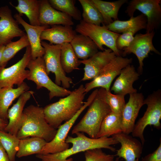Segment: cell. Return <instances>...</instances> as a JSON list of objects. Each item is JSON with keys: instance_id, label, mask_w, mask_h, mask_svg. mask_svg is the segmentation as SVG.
Wrapping results in <instances>:
<instances>
[{"instance_id": "cell-1", "label": "cell", "mask_w": 161, "mask_h": 161, "mask_svg": "<svg viewBox=\"0 0 161 161\" xmlns=\"http://www.w3.org/2000/svg\"><path fill=\"white\" fill-rule=\"evenodd\" d=\"M75 134L76 137L68 136L66 140V143L72 144L71 147L56 153L36 154V157L42 161H73V158L69 157L89 149L105 148L115 152L116 149L112 145L119 143L112 137L92 138L86 137L82 132H78Z\"/></svg>"}, {"instance_id": "cell-2", "label": "cell", "mask_w": 161, "mask_h": 161, "mask_svg": "<svg viewBox=\"0 0 161 161\" xmlns=\"http://www.w3.org/2000/svg\"><path fill=\"white\" fill-rule=\"evenodd\" d=\"M86 93L84 86L81 85L65 97L47 105L43 109L47 122L56 129L63 121L69 120L84 105Z\"/></svg>"}, {"instance_id": "cell-3", "label": "cell", "mask_w": 161, "mask_h": 161, "mask_svg": "<svg viewBox=\"0 0 161 161\" xmlns=\"http://www.w3.org/2000/svg\"><path fill=\"white\" fill-rule=\"evenodd\" d=\"M57 131L47 122L43 108L31 105L24 109L22 125L17 136L19 139L38 137L48 143L53 139Z\"/></svg>"}, {"instance_id": "cell-4", "label": "cell", "mask_w": 161, "mask_h": 161, "mask_svg": "<svg viewBox=\"0 0 161 161\" xmlns=\"http://www.w3.org/2000/svg\"><path fill=\"white\" fill-rule=\"evenodd\" d=\"M98 89L97 94L86 113L80 122L74 126L72 134L78 132L86 133L92 138H97L98 133L104 119L111 112Z\"/></svg>"}, {"instance_id": "cell-5", "label": "cell", "mask_w": 161, "mask_h": 161, "mask_svg": "<svg viewBox=\"0 0 161 161\" xmlns=\"http://www.w3.org/2000/svg\"><path fill=\"white\" fill-rule=\"evenodd\" d=\"M147 108L143 116L136 124L131 133L132 136L140 139L143 145L145 142L143 133L148 125H153L157 129L161 127V92L159 90L149 95L144 100Z\"/></svg>"}, {"instance_id": "cell-6", "label": "cell", "mask_w": 161, "mask_h": 161, "mask_svg": "<svg viewBox=\"0 0 161 161\" xmlns=\"http://www.w3.org/2000/svg\"><path fill=\"white\" fill-rule=\"evenodd\" d=\"M27 67L29 73L27 79L33 81L39 89L42 87L49 91V97L51 100L55 97H64L69 95L72 91L57 85L50 79L46 70L43 57L31 59Z\"/></svg>"}, {"instance_id": "cell-7", "label": "cell", "mask_w": 161, "mask_h": 161, "mask_svg": "<svg viewBox=\"0 0 161 161\" xmlns=\"http://www.w3.org/2000/svg\"><path fill=\"white\" fill-rule=\"evenodd\" d=\"M79 34L87 36L95 42L98 49L103 51L106 46L114 53L116 56H121L122 52L116 47L117 40L120 35L109 30L105 26H101L80 21L75 29Z\"/></svg>"}, {"instance_id": "cell-8", "label": "cell", "mask_w": 161, "mask_h": 161, "mask_svg": "<svg viewBox=\"0 0 161 161\" xmlns=\"http://www.w3.org/2000/svg\"><path fill=\"white\" fill-rule=\"evenodd\" d=\"M98 90L97 89L91 93L83 106L71 119L59 126L54 138L51 141L46 143L39 154L58 153L69 148V144L66 142L68 134L80 115L94 100Z\"/></svg>"}, {"instance_id": "cell-9", "label": "cell", "mask_w": 161, "mask_h": 161, "mask_svg": "<svg viewBox=\"0 0 161 161\" xmlns=\"http://www.w3.org/2000/svg\"><path fill=\"white\" fill-rule=\"evenodd\" d=\"M132 58H124L122 56H116L99 72L98 75L91 82L86 83L84 86L86 93L97 87L103 88L110 90L111 83L121 70L131 64Z\"/></svg>"}, {"instance_id": "cell-10", "label": "cell", "mask_w": 161, "mask_h": 161, "mask_svg": "<svg viewBox=\"0 0 161 161\" xmlns=\"http://www.w3.org/2000/svg\"><path fill=\"white\" fill-rule=\"evenodd\" d=\"M41 44L45 50L43 57L48 75L50 72L55 74V83L67 89L73 83L72 80L67 76L62 67L60 59L61 45L51 44L45 41H41Z\"/></svg>"}, {"instance_id": "cell-11", "label": "cell", "mask_w": 161, "mask_h": 161, "mask_svg": "<svg viewBox=\"0 0 161 161\" xmlns=\"http://www.w3.org/2000/svg\"><path fill=\"white\" fill-rule=\"evenodd\" d=\"M32 59L31 49L30 46L26 47L22 58L18 62L7 68L0 66V88L13 87L14 85H21L27 79L29 70L26 68Z\"/></svg>"}, {"instance_id": "cell-12", "label": "cell", "mask_w": 161, "mask_h": 161, "mask_svg": "<svg viewBox=\"0 0 161 161\" xmlns=\"http://www.w3.org/2000/svg\"><path fill=\"white\" fill-rule=\"evenodd\" d=\"M160 0H132L126 10L130 17H133L136 10L141 12L147 18L146 32L154 31L159 26L161 21Z\"/></svg>"}, {"instance_id": "cell-13", "label": "cell", "mask_w": 161, "mask_h": 161, "mask_svg": "<svg viewBox=\"0 0 161 161\" xmlns=\"http://www.w3.org/2000/svg\"><path fill=\"white\" fill-rule=\"evenodd\" d=\"M154 35V31L146 32L144 34H137L128 46L123 49L122 55L123 57L131 53L134 54L137 57L139 63L138 71L139 74L143 72L144 59L148 56L151 52H153L158 55H161L153 44V39Z\"/></svg>"}, {"instance_id": "cell-14", "label": "cell", "mask_w": 161, "mask_h": 161, "mask_svg": "<svg viewBox=\"0 0 161 161\" xmlns=\"http://www.w3.org/2000/svg\"><path fill=\"white\" fill-rule=\"evenodd\" d=\"M18 24L8 6L0 7V46H5L14 38L26 34Z\"/></svg>"}, {"instance_id": "cell-15", "label": "cell", "mask_w": 161, "mask_h": 161, "mask_svg": "<svg viewBox=\"0 0 161 161\" xmlns=\"http://www.w3.org/2000/svg\"><path fill=\"white\" fill-rule=\"evenodd\" d=\"M144 98L142 93L137 92L129 95V98L122 112V132L129 134L134 129L135 120L140 110L144 105Z\"/></svg>"}, {"instance_id": "cell-16", "label": "cell", "mask_w": 161, "mask_h": 161, "mask_svg": "<svg viewBox=\"0 0 161 161\" xmlns=\"http://www.w3.org/2000/svg\"><path fill=\"white\" fill-rule=\"evenodd\" d=\"M112 137L121 144L120 148L116 150L115 156L123 158L124 161H139L143 145L140 141L132 136L122 132Z\"/></svg>"}, {"instance_id": "cell-17", "label": "cell", "mask_w": 161, "mask_h": 161, "mask_svg": "<svg viewBox=\"0 0 161 161\" xmlns=\"http://www.w3.org/2000/svg\"><path fill=\"white\" fill-rule=\"evenodd\" d=\"M116 56L111 49H105L103 51H98L88 59L80 60L81 64L84 65V75L82 80L94 79Z\"/></svg>"}, {"instance_id": "cell-18", "label": "cell", "mask_w": 161, "mask_h": 161, "mask_svg": "<svg viewBox=\"0 0 161 161\" xmlns=\"http://www.w3.org/2000/svg\"><path fill=\"white\" fill-rule=\"evenodd\" d=\"M14 17L18 23L24 27L27 33L31 49L32 59L43 57L45 50L41 44V35L42 31L49 27V26L31 25L26 22L18 13L15 14Z\"/></svg>"}, {"instance_id": "cell-19", "label": "cell", "mask_w": 161, "mask_h": 161, "mask_svg": "<svg viewBox=\"0 0 161 161\" xmlns=\"http://www.w3.org/2000/svg\"><path fill=\"white\" fill-rule=\"evenodd\" d=\"M39 21L41 25L74 24L71 17L53 8L47 0H40Z\"/></svg>"}, {"instance_id": "cell-20", "label": "cell", "mask_w": 161, "mask_h": 161, "mask_svg": "<svg viewBox=\"0 0 161 161\" xmlns=\"http://www.w3.org/2000/svg\"><path fill=\"white\" fill-rule=\"evenodd\" d=\"M34 93L31 90L25 92L19 97L17 102L8 109L9 121L5 131L17 136L22 125L24 107Z\"/></svg>"}, {"instance_id": "cell-21", "label": "cell", "mask_w": 161, "mask_h": 161, "mask_svg": "<svg viewBox=\"0 0 161 161\" xmlns=\"http://www.w3.org/2000/svg\"><path fill=\"white\" fill-rule=\"evenodd\" d=\"M139 73L133 65H128L121 70L110 91H113L114 94L124 96L137 92V90L133 87V85L139 79Z\"/></svg>"}, {"instance_id": "cell-22", "label": "cell", "mask_w": 161, "mask_h": 161, "mask_svg": "<svg viewBox=\"0 0 161 161\" xmlns=\"http://www.w3.org/2000/svg\"><path fill=\"white\" fill-rule=\"evenodd\" d=\"M76 34L71 26L55 25L44 30L40 38L41 41H48L51 44L61 45L70 43Z\"/></svg>"}, {"instance_id": "cell-23", "label": "cell", "mask_w": 161, "mask_h": 161, "mask_svg": "<svg viewBox=\"0 0 161 161\" xmlns=\"http://www.w3.org/2000/svg\"><path fill=\"white\" fill-rule=\"evenodd\" d=\"M29 89L30 87L24 82L16 88L11 87L0 88V118L8 122L9 107L16 99Z\"/></svg>"}, {"instance_id": "cell-24", "label": "cell", "mask_w": 161, "mask_h": 161, "mask_svg": "<svg viewBox=\"0 0 161 161\" xmlns=\"http://www.w3.org/2000/svg\"><path fill=\"white\" fill-rule=\"evenodd\" d=\"M70 44L77 57L82 60L88 59L98 52L97 46L92 40L81 34H76Z\"/></svg>"}, {"instance_id": "cell-25", "label": "cell", "mask_w": 161, "mask_h": 161, "mask_svg": "<svg viewBox=\"0 0 161 161\" xmlns=\"http://www.w3.org/2000/svg\"><path fill=\"white\" fill-rule=\"evenodd\" d=\"M97 8L103 18V26L108 25L113 21L118 20V14L121 7L127 2V0H119L108 1L101 0H91Z\"/></svg>"}, {"instance_id": "cell-26", "label": "cell", "mask_w": 161, "mask_h": 161, "mask_svg": "<svg viewBox=\"0 0 161 161\" xmlns=\"http://www.w3.org/2000/svg\"><path fill=\"white\" fill-rule=\"evenodd\" d=\"M18 4L13 7L21 16L25 15L28 18L30 24L34 26L41 25L39 21L40 0H18Z\"/></svg>"}, {"instance_id": "cell-27", "label": "cell", "mask_w": 161, "mask_h": 161, "mask_svg": "<svg viewBox=\"0 0 161 161\" xmlns=\"http://www.w3.org/2000/svg\"><path fill=\"white\" fill-rule=\"evenodd\" d=\"M121 114L110 112L104 119L97 138L109 137L122 132Z\"/></svg>"}, {"instance_id": "cell-28", "label": "cell", "mask_w": 161, "mask_h": 161, "mask_svg": "<svg viewBox=\"0 0 161 161\" xmlns=\"http://www.w3.org/2000/svg\"><path fill=\"white\" fill-rule=\"evenodd\" d=\"M47 142L44 139L36 137L20 139L16 156L18 158L39 154Z\"/></svg>"}, {"instance_id": "cell-29", "label": "cell", "mask_w": 161, "mask_h": 161, "mask_svg": "<svg viewBox=\"0 0 161 161\" xmlns=\"http://www.w3.org/2000/svg\"><path fill=\"white\" fill-rule=\"evenodd\" d=\"M60 59L63 69L68 73L79 69L78 67L81 64L70 43L61 45Z\"/></svg>"}, {"instance_id": "cell-30", "label": "cell", "mask_w": 161, "mask_h": 161, "mask_svg": "<svg viewBox=\"0 0 161 161\" xmlns=\"http://www.w3.org/2000/svg\"><path fill=\"white\" fill-rule=\"evenodd\" d=\"M146 17L142 13L136 17H130L126 21L116 20L106 26L110 30L118 33H123L139 25L147 24Z\"/></svg>"}, {"instance_id": "cell-31", "label": "cell", "mask_w": 161, "mask_h": 161, "mask_svg": "<svg viewBox=\"0 0 161 161\" xmlns=\"http://www.w3.org/2000/svg\"><path fill=\"white\" fill-rule=\"evenodd\" d=\"M83 10L82 20L88 23L100 26L103 24L102 16L91 0H79Z\"/></svg>"}, {"instance_id": "cell-32", "label": "cell", "mask_w": 161, "mask_h": 161, "mask_svg": "<svg viewBox=\"0 0 161 161\" xmlns=\"http://www.w3.org/2000/svg\"><path fill=\"white\" fill-rule=\"evenodd\" d=\"M30 46L27 34L21 36L18 40L11 41L5 46L0 62V66L5 67L8 62L20 50Z\"/></svg>"}, {"instance_id": "cell-33", "label": "cell", "mask_w": 161, "mask_h": 161, "mask_svg": "<svg viewBox=\"0 0 161 161\" xmlns=\"http://www.w3.org/2000/svg\"><path fill=\"white\" fill-rule=\"evenodd\" d=\"M51 5L55 9L62 12L76 20H82L80 10L75 5L73 0H49Z\"/></svg>"}, {"instance_id": "cell-34", "label": "cell", "mask_w": 161, "mask_h": 161, "mask_svg": "<svg viewBox=\"0 0 161 161\" xmlns=\"http://www.w3.org/2000/svg\"><path fill=\"white\" fill-rule=\"evenodd\" d=\"M20 140L17 136L4 131L0 130V143L11 161H15Z\"/></svg>"}, {"instance_id": "cell-35", "label": "cell", "mask_w": 161, "mask_h": 161, "mask_svg": "<svg viewBox=\"0 0 161 161\" xmlns=\"http://www.w3.org/2000/svg\"><path fill=\"white\" fill-rule=\"evenodd\" d=\"M99 89L104 100L109 106L111 111L115 113L121 114L126 103L125 96L113 94L110 90L107 91L102 88H100Z\"/></svg>"}, {"instance_id": "cell-36", "label": "cell", "mask_w": 161, "mask_h": 161, "mask_svg": "<svg viewBox=\"0 0 161 161\" xmlns=\"http://www.w3.org/2000/svg\"><path fill=\"white\" fill-rule=\"evenodd\" d=\"M147 24L137 26L120 34L117 38L116 45L117 49L121 50L128 46L133 40L134 35L138 31L143 29H146Z\"/></svg>"}, {"instance_id": "cell-37", "label": "cell", "mask_w": 161, "mask_h": 161, "mask_svg": "<svg viewBox=\"0 0 161 161\" xmlns=\"http://www.w3.org/2000/svg\"><path fill=\"white\" fill-rule=\"evenodd\" d=\"M84 152L85 161H114L115 155L107 154L101 148L89 149Z\"/></svg>"}, {"instance_id": "cell-38", "label": "cell", "mask_w": 161, "mask_h": 161, "mask_svg": "<svg viewBox=\"0 0 161 161\" xmlns=\"http://www.w3.org/2000/svg\"><path fill=\"white\" fill-rule=\"evenodd\" d=\"M141 161H161V142L157 149L152 153L145 156Z\"/></svg>"}, {"instance_id": "cell-39", "label": "cell", "mask_w": 161, "mask_h": 161, "mask_svg": "<svg viewBox=\"0 0 161 161\" xmlns=\"http://www.w3.org/2000/svg\"><path fill=\"white\" fill-rule=\"evenodd\" d=\"M0 161H11L6 152L0 143Z\"/></svg>"}, {"instance_id": "cell-40", "label": "cell", "mask_w": 161, "mask_h": 161, "mask_svg": "<svg viewBox=\"0 0 161 161\" xmlns=\"http://www.w3.org/2000/svg\"><path fill=\"white\" fill-rule=\"evenodd\" d=\"M8 122L0 118V130L4 131Z\"/></svg>"}, {"instance_id": "cell-41", "label": "cell", "mask_w": 161, "mask_h": 161, "mask_svg": "<svg viewBox=\"0 0 161 161\" xmlns=\"http://www.w3.org/2000/svg\"><path fill=\"white\" fill-rule=\"evenodd\" d=\"M5 45H1L0 46V62L1 59L3 52L5 47Z\"/></svg>"}, {"instance_id": "cell-42", "label": "cell", "mask_w": 161, "mask_h": 161, "mask_svg": "<svg viewBox=\"0 0 161 161\" xmlns=\"http://www.w3.org/2000/svg\"><path fill=\"white\" fill-rule=\"evenodd\" d=\"M119 158H120L118 157H117L114 161H119Z\"/></svg>"}]
</instances>
